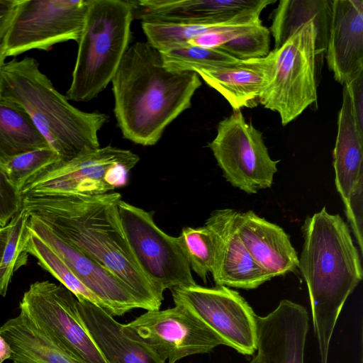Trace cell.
<instances>
[{
	"mask_svg": "<svg viewBox=\"0 0 363 363\" xmlns=\"http://www.w3.org/2000/svg\"><path fill=\"white\" fill-rule=\"evenodd\" d=\"M177 240L179 247L193 270L204 283L212 273L217 252V238L208 227L184 228Z\"/></svg>",
	"mask_w": 363,
	"mask_h": 363,
	"instance_id": "obj_27",
	"label": "cell"
},
{
	"mask_svg": "<svg viewBox=\"0 0 363 363\" xmlns=\"http://www.w3.org/2000/svg\"><path fill=\"white\" fill-rule=\"evenodd\" d=\"M21 0H0V45L17 13Z\"/></svg>",
	"mask_w": 363,
	"mask_h": 363,
	"instance_id": "obj_35",
	"label": "cell"
},
{
	"mask_svg": "<svg viewBox=\"0 0 363 363\" xmlns=\"http://www.w3.org/2000/svg\"><path fill=\"white\" fill-rule=\"evenodd\" d=\"M11 227V223L4 227H0V261L2 257L6 244L9 239Z\"/></svg>",
	"mask_w": 363,
	"mask_h": 363,
	"instance_id": "obj_37",
	"label": "cell"
},
{
	"mask_svg": "<svg viewBox=\"0 0 363 363\" xmlns=\"http://www.w3.org/2000/svg\"><path fill=\"white\" fill-rule=\"evenodd\" d=\"M269 43V29L261 21L217 49L238 60H246L267 56Z\"/></svg>",
	"mask_w": 363,
	"mask_h": 363,
	"instance_id": "obj_31",
	"label": "cell"
},
{
	"mask_svg": "<svg viewBox=\"0 0 363 363\" xmlns=\"http://www.w3.org/2000/svg\"><path fill=\"white\" fill-rule=\"evenodd\" d=\"M351 100L353 114L359 132L363 134V74L345 85Z\"/></svg>",
	"mask_w": 363,
	"mask_h": 363,
	"instance_id": "obj_34",
	"label": "cell"
},
{
	"mask_svg": "<svg viewBox=\"0 0 363 363\" xmlns=\"http://www.w3.org/2000/svg\"><path fill=\"white\" fill-rule=\"evenodd\" d=\"M19 309L82 363H107L82 318L77 298L61 284H31Z\"/></svg>",
	"mask_w": 363,
	"mask_h": 363,
	"instance_id": "obj_9",
	"label": "cell"
},
{
	"mask_svg": "<svg viewBox=\"0 0 363 363\" xmlns=\"http://www.w3.org/2000/svg\"><path fill=\"white\" fill-rule=\"evenodd\" d=\"M274 0H155L151 13L157 22L179 24L245 23Z\"/></svg>",
	"mask_w": 363,
	"mask_h": 363,
	"instance_id": "obj_19",
	"label": "cell"
},
{
	"mask_svg": "<svg viewBox=\"0 0 363 363\" xmlns=\"http://www.w3.org/2000/svg\"><path fill=\"white\" fill-rule=\"evenodd\" d=\"M234 210L213 211L205 225L217 238V252L211 273L216 286L256 289L272 278L252 259L235 231L233 224Z\"/></svg>",
	"mask_w": 363,
	"mask_h": 363,
	"instance_id": "obj_16",
	"label": "cell"
},
{
	"mask_svg": "<svg viewBox=\"0 0 363 363\" xmlns=\"http://www.w3.org/2000/svg\"><path fill=\"white\" fill-rule=\"evenodd\" d=\"M235 233L256 263L271 277L294 272L297 253L289 235L280 226L258 216L252 211L234 210Z\"/></svg>",
	"mask_w": 363,
	"mask_h": 363,
	"instance_id": "obj_18",
	"label": "cell"
},
{
	"mask_svg": "<svg viewBox=\"0 0 363 363\" xmlns=\"http://www.w3.org/2000/svg\"><path fill=\"white\" fill-rule=\"evenodd\" d=\"M171 291L174 304L192 311L225 345L247 355L257 350V315L239 293L224 286L208 288L197 284Z\"/></svg>",
	"mask_w": 363,
	"mask_h": 363,
	"instance_id": "obj_13",
	"label": "cell"
},
{
	"mask_svg": "<svg viewBox=\"0 0 363 363\" xmlns=\"http://www.w3.org/2000/svg\"><path fill=\"white\" fill-rule=\"evenodd\" d=\"M78 301L82 318L107 363H165L143 344L128 337L105 309L87 300Z\"/></svg>",
	"mask_w": 363,
	"mask_h": 363,
	"instance_id": "obj_21",
	"label": "cell"
},
{
	"mask_svg": "<svg viewBox=\"0 0 363 363\" xmlns=\"http://www.w3.org/2000/svg\"><path fill=\"white\" fill-rule=\"evenodd\" d=\"M12 352L9 342L0 334V363H3L6 359H11Z\"/></svg>",
	"mask_w": 363,
	"mask_h": 363,
	"instance_id": "obj_36",
	"label": "cell"
},
{
	"mask_svg": "<svg viewBox=\"0 0 363 363\" xmlns=\"http://www.w3.org/2000/svg\"><path fill=\"white\" fill-rule=\"evenodd\" d=\"M139 157L129 150L108 145L59 162L27 184L28 194L99 195L112 192L128 182Z\"/></svg>",
	"mask_w": 363,
	"mask_h": 363,
	"instance_id": "obj_7",
	"label": "cell"
},
{
	"mask_svg": "<svg viewBox=\"0 0 363 363\" xmlns=\"http://www.w3.org/2000/svg\"><path fill=\"white\" fill-rule=\"evenodd\" d=\"M257 351L262 363H304L308 330L306 308L284 299L265 316L256 317Z\"/></svg>",
	"mask_w": 363,
	"mask_h": 363,
	"instance_id": "obj_15",
	"label": "cell"
},
{
	"mask_svg": "<svg viewBox=\"0 0 363 363\" xmlns=\"http://www.w3.org/2000/svg\"><path fill=\"white\" fill-rule=\"evenodd\" d=\"M337 124L333 150L335 182L345 206L354 188L363 182V134L357 128L345 85L343 86L342 102Z\"/></svg>",
	"mask_w": 363,
	"mask_h": 363,
	"instance_id": "obj_22",
	"label": "cell"
},
{
	"mask_svg": "<svg viewBox=\"0 0 363 363\" xmlns=\"http://www.w3.org/2000/svg\"><path fill=\"white\" fill-rule=\"evenodd\" d=\"M23 208V196L0 167V227L7 225Z\"/></svg>",
	"mask_w": 363,
	"mask_h": 363,
	"instance_id": "obj_32",
	"label": "cell"
},
{
	"mask_svg": "<svg viewBox=\"0 0 363 363\" xmlns=\"http://www.w3.org/2000/svg\"><path fill=\"white\" fill-rule=\"evenodd\" d=\"M250 363H262L261 359L256 354L255 357H254Z\"/></svg>",
	"mask_w": 363,
	"mask_h": 363,
	"instance_id": "obj_39",
	"label": "cell"
},
{
	"mask_svg": "<svg viewBox=\"0 0 363 363\" xmlns=\"http://www.w3.org/2000/svg\"><path fill=\"white\" fill-rule=\"evenodd\" d=\"M225 179L249 194L272 186L278 160L271 158L262 133L240 111L220 121L208 144Z\"/></svg>",
	"mask_w": 363,
	"mask_h": 363,
	"instance_id": "obj_8",
	"label": "cell"
},
{
	"mask_svg": "<svg viewBox=\"0 0 363 363\" xmlns=\"http://www.w3.org/2000/svg\"><path fill=\"white\" fill-rule=\"evenodd\" d=\"M160 52L164 65L170 70L176 71L206 70L238 60L218 49L206 48L188 43L174 45Z\"/></svg>",
	"mask_w": 363,
	"mask_h": 363,
	"instance_id": "obj_28",
	"label": "cell"
},
{
	"mask_svg": "<svg viewBox=\"0 0 363 363\" xmlns=\"http://www.w3.org/2000/svg\"><path fill=\"white\" fill-rule=\"evenodd\" d=\"M5 60H6V57L4 56V55L3 53L1 45H0V70H1V67L3 66V65L5 62Z\"/></svg>",
	"mask_w": 363,
	"mask_h": 363,
	"instance_id": "obj_38",
	"label": "cell"
},
{
	"mask_svg": "<svg viewBox=\"0 0 363 363\" xmlns=\"http://www.w3.org/2000/svg\"><path fill=\"white\" fill-rule=\"evenodd\" d=\"M122 330L165 363H176L184 357L207 353L224 345L197 315L182 304L162 311H147L122 324Z\"/></svg>",
	"mask_w": 363,
	"mask_h": 363,
	"instance_id": "obj_10",
	"label": "cell"
},
{
	"mask_svg": "<svg viewBox=\"0 0 363 363\" xmlns=\"http://www.w3.org/2000/svg\"><path fill=\"white\" fill-rule=\"evenodd\" d=\"M29 214L22 208L10 221L9 239L0 261V296H6L13 272L26 264V244L29 233Z\"/></svg>",
	"mask_w": 363,
	"mask_h": 363,
	"instance_id": "obj_29",
	"label": "cell"
},
{
	"mask_svg": "<svg viewBox=\"0 0 363 363\" xmlns=\"http://www.w3.org/2000/svg\"><path fill=\"white\" fill-rule=\"evenodd\" d=\"M273 51V77L259 104L277 112L281 124L286 125L317 100L315 57L319 53L315 23L300 26Z\"/></svg>",
	"mask_w": 363,
	"mask_h": 363,
	"instance_id": "obj_6",
	"label": "cell"
},
{
	"mask_svg": "<svg viewBox=\"0 0 363 363\" xmlns=\"http://www.w3.org/2000/svg\"><path fill=\"white\" fill-rule=\"evenodd\" d=\"M326 54L328 67L342 85L363 74L362 0H332Z\"/></svg>",
	"mask_w": 363,
	"mask_h": 363,
	"instance_id": "obj_17",
	"label": "cell"
},
{
	"mask_svg": "<svg viewBox=\"0 0 363 363\" xmlns=\"http://www.w3.org/2000/svg\"><path fill=\"white\" fill-rule=\"evenodd\" d=\"M133 18L128 0H89L69 101H89L112 81L129 46Z\"/></svg>",
	"mask_w": 363,
	"mask_h": 363,
	"instance_id": "obj_5",
	"label": "cell"
},
{
	"mask_svg": "<svg viewBox=\"0 0 363 363\" xmlns=\"http://www.w3.org/2000/svg\"><path fill=\"white\" fill-rule=\"evenodd\" d=\"M347 220L357 240L360 252L363 253V182L357 185L345 206Z\"/></svg>",
	"mask_w": 363,
	"mask_h": 363,
	"instance_id": "obj_33",
	"label": "cell"
},
{
	"mask_svg": "<svg viewBox=\"0 0 363 363\" xmlns=\"http://www.w3.org/2000/svg\"><path fill=\"white\" fill-rule=\"evenodd\" d=\"M332 0H281L272 13L269 28L274 49L279 48L299 28L314 21L318 53L326 51L331 18Z\"/></svg>",
	"mask_w": 363,
	"mask_h": 363,
	"instance_id": "obj_24",
	"label": "cell"
},
{
	"mask_svg": "<svg viewBox=\"0 0 363 363\" xmlns=\"http://www.w3.org/2000/svg\"><path fill=\"white\" fill-rule=\"evenodd\" d=\"M298 268L309 293L321 363H328L333 333L350 294L362 279L357 248L347 224L323 207L306 217Z\"/></svg>",
	"mask_w": 363,
	"mask_h": 363,
	"instance_id": "obj_3",
	"label": "cell"
},
{
	"mask_svg": "<svg viewBox=\"0 0 363 363\" xmlns=\"http://www.w3.org/2000/svg\"><path fill=\"white\" fill-rule=\"evenodd\" d=\"M59 162L57 152L51 147H45L16 155L0 164V167L21 192L27 184Z\"/></svg>",
	"mask_w": 363,
	"mask_h": 363,
	"instance_id": "obj_30",
	"label": "cell"
},
{
	"mask_svg": "<svg viewBox=\"0 0 363 363\" xmlns=\"http://www.w3.org/2000/svg\"><path fill=\"white\" fill-rule=\"evenodd\" d=\"M0 98L26 111L60 162L100 147L98 133L108 116L72 106L33 57L4 62L0 70Z\"/></svg>",
	"mask_w": 363,
	"mask_h": 363,
	"instance_id": "obj_4",
	"label": "cell"
},
{
	"mask_svg": "<svg viewBox=\"0 0 363 363\" xmlns=\"http://www.w3.org/2000/svg\"><path fill=\"white\" fill-rule=\"evenodd\" d=\"M274 51L261 58L233 62L196 72L211 87L219 92L234 111L257 106L260 96L274 74Z\"/></svg>",
	"mask_w": 363,
	"mask_h": 363,
	"instance_id": "obj_20",
	"label": "cell"
},
{
	"mask_svg": "<svg viewBox=\"0 0 363 363\" xmlns=\"http://www.w3.org/2000/svg\"><path fill=\"white\" fill-rule=\"evenodd\" d=\"M45 147H50L26 111L0 98V164L20 154Z\"/></svg>",
	"mask_w": 363,
	"mask_h": 363,
	"instance_id": "obj_25",
	"label": "cell"
},
{
	"mask_svg": "<svg viewBox=\"0 0 363 363\" xmlns=\"http://www.w3.org/2000/svg\"><path fill=\"white\" fill-rule=\"evenodd\" d=\"M0 334L12 349L13 363H82L23 312L7 320Z\"/></svg>",
	"mask_w": 363,
	"mask_h": 363,
	"instance_id": "obj_23",
	"label": "cell"
},
{
	"mask_svg": "<svg viewBox=\"0 0 363 363\" xmlns=\"http://www.w3.org/2000/svg\"><path fill=\"white\" fill-rule=\"evenodd\" d=\"M28 228L52 249L80 281L106 306L113 316H120L135 308L146 307L116 275L91 258L76 250L39 219L30 216Z\"/></svg>",
	"mask_w": 363,
	"mask_h": 363,
	"instance_id": "obj_14",
	"label": "cell"
},
{
	"mask_svg": "<svg viewBox=\"0 0 363 363\" xmlns=\"http://www.w3.org/2000/svg\"><path fill=\"white\" fill-rule=\"evenodd\" d=\"M111 83L114 115L123 137L145 146L159 141L191 107L201 86L196 72L167 69L160 52L142 41L128 46Z\"/></svg>",
	"mask_w": 363,
	"mask_h": 363,
	"instance_id": "obj_2",
	"label": "cell"
},
{
	"mask_svg": "<svg viewBox=\"0 0 363 363\" xmlns=\"http://www.w3.org/2000/svg\"><path fill=\"white\" fill-rule=\"evenodd\" d=\"M89 0H21L2 43L4 56L31 50H50L57 43L78 42Z\"/></svg>",
	"mask_w": 363,
	"mask_h": 363,
	"instance_id": "obj_12",
	"label": "cell"
},
{
	"mask_svg": "<svg viewBox=\"0 0 363 363\" xmlns=\"http://www.w3.org/2000/svg\"><path fill=\"white\" fill-rule=\"evenodd\" d=\"M118 208L124 233L137 262L162 293L196 284L177 237L161 230L152 213L122 199Z\"/></svg>",
	"mask_w": 363,
	"mask_h": 363,
	"instance_id": "obj_11",
	"label": "cell"
},
{
	"mask_svg": "<svg viewBox=\"0 0 363 363\" xmlns=\"http://www.w3.org/2000/svg\"><path fill=\"white\" fill-rule=\"evenodd\" d=\"M25 251L35 257L38 264L69 290L77 300H87L107 311L105 304L86 288L60 257L30 229Z\"/></svg>",
	"mask_w": 363,
	"mask_h": 363,
	"instance_id": "obj_26",
	"label": "cell"
},
{
	"mask_svg": "<svg viewBox=\"0 0 363 363\" xmlns=\"http://www.w3.org/2000/svg\"><path fill=\"white\" fill-rule=\"evenodd\" d=\"M23 208L55 235L106 267L146 307L159 310L162 293L140 268L126 239L118 203L121 195L28 194Z\"/></svg>",
	"mask_w": 363,
	"mask_h": 363,
	"instance_id": "obj_1",
	"label": "cell"
}]
</instances>
